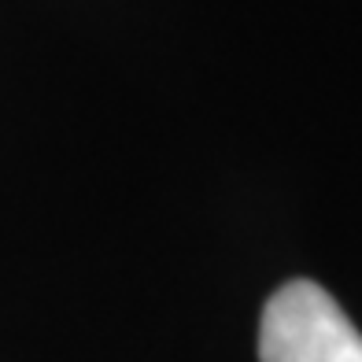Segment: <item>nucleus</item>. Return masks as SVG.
Segmentation results:
<instances>
[{
	"mask_svg": "<svg viewBox=\"0 0 362 362\" xmlns=\"http://www.w3.org/2000/svg\"><path fill=\"white\" fill-rule=\"evenodd\" d=\"M259 362H362V333L315 281H288L262 307Z\"/></svg>",
	"mask_w": 362,
	"mask_h": 362,
	"instance_id": "nucleus-1",
	"label": "nucleus"
}]
</instances>
